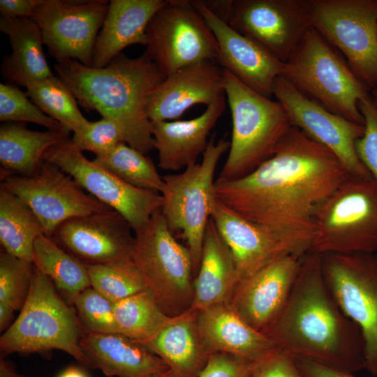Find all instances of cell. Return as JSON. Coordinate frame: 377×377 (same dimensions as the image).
<instances>
[{
	"label": "cell",
	"mask_w": 377,
	"mask_h": 377,
	"mask_svg": "<svg viewBox=\"0 0 377 377\" xmlns=\"http://www.w3.org/2000/svg\"><path fill=\"white\" fill-rule=\"evenodd\" d=\"M311 27L370 91L377 87V0H309Z\"/></svg>",
	"instance_id": "cell-10"
},
{
	"label": "cell",
	"mask_w": 377,
	"mask_h": 377,
	"mask_svg": "<svg viewBox=\"0 0 377 377\" xmlns=\"http://www.w3.org/2000/svg\"><path fill=\"white\" fill-rule=\"evenodd\" d=\"M34 265L28 297L13 323L0 337L3 355L59 350L82 365L94 368L80 341L86 332L77 314Z\"/></svg>",
	"instance_id": "cell-4"
},
{
	"label": "cell",
	"mask_w": 377,
	"mask_h": 377,
	"mask_svg": "<svg viewBox=\"0 0 377 377\" xmlns=\"http://www.w3.org/2000/svg\"><path fill=\"white\" fill-rule=\"evenodd\" d=\"M226 96L223 70L205 61L166 75L152 94L147 108L151 121H173L197 104L207 106Z\"/></svg>",
	"instance_id": "cell-21"
},
{
	"label": "cell",
	"mask_w": 377,
	"mask_h": 377,
	"mask_svg": "<svg viewBox=\"0 0 377 377\" xmlns=\"http://www.w3.org/2000/svg\"><path fill=\"white\" fill-rule=\"evenodd\" d=\"M273 96L283 107L292 126L335 154L350 176L373 179L356 151V142L364 134V125L328 110L281 75L274 82Z\"/></svg>",
	"instance_id": "cell-16"
},
{
	"label": "cell",
	"mask_w": 377,
	"mask_h": 377,
	"mask_svg": "<svg viewBox=\"0 0 377 377\" xmlns=\"http://www.w3.org/2000/svg\"><path fill=\"white\" fill-rule=\"evenodd\" d=\"M72 177L89 194L119 213L134 232L144 228L161 209V193L131 186L87 159L68 139L51 149L45 157Z\"/></svg>",
	"instance_id": "cell-13"
},
{
	"label": "cell",
	"mask_w": 377,
	"mask_h": 377,
	"mask_svg": "<svg viewBox=\"0 0 377 377\" xmlns=\"http://www.w3.org/2000/svg\"><path fill=\"white\" fill-rule=\"evenodd\" d=\"M109 6L105 0H43L30 17L57 63L91 66L93 51Z\"/></svg>",
	"instance_id": "cell-15"
},
{
	"label": "cell",
	"mask_w": 377,
	"mask_h": 377,
	"mask_svg": "<svg viewBox=\"0 0 377 377\" xmlns=\"http://www.w3.org/2000/svg\"><path fill=\"white\" fill-rule=\"evenodd\" d=\"M68 135L66 131H32L24 123H3L0 127L1 179L34 175L47 152L69 139Z\"/></svg>",
	"instance_id": "cell-30"
},
{
	"label": "cell",
	"mask_w": 377,
	"mask_h": 377,
	"mask_svg": "<svg viewBox=\"0 0 377 377\" xmlns=\"http://www.w3.org/2000/svg\"><path fill=\"white\" fill-rule=\"evenodd\" d=\"M134 234L132 259L161 309L171 317L188 309L193 299L192 256L175 239L161 209Z\"/></svg>",
	"instance_id": "cell-8"
},
{
	"label": "cell",
	"mask_w": 377,
	"mask_h": 377,
	"mask_svg": "<svg viewBox=\"0 0 377 377\" xmlns=\"http://www.w3.org/2000/svg\"><path fill=\"white\" fill-rule=\"evenodd\" d=\"M294 360L304 377H356L354 374L306 359L294 357Z\"/></svg>",
	"instance_id": "cell-44"
},
{
	"label": "cell",
	"mask_w": 377,
	"mask_h": 377,
	"mask_svg": "<svg viewBox=\"0 0 377 377\" xmlns=\"http://www.w3.org/2000/svg\"><path fill=\"white\" fill-rule=\"evenodd\" d=\"M27 93L12 84H0V120L3 122H31L49 131L67 130L30 101Z\"/></svg>",
	"instance_id": "cell-38"
},
{
	"label": "cell",
	"mask_w": 377,
	"mask_h": 377,
	"mask_svg": "<svg viewBox=\"0 0 377 377\" xmlns=\"http://www.w3.org/2000/svg\"><path fill=\"white\" fill-rule=\"evenodd\" d=\"M226 108V96L207 106L200 116L189 120L151 121L158 166L177 171L196 163L207 145L211 130Z\"/></svg>",
	"instance_id": "cell-24"
},
{
	"label": "cell",
	"mask_w": 377,
	"mask_h": 377,
	"mask_svg": "<svg viewBox=\"0 0 377 377\" xmlns=\"http://www.w3.org/2000/svg\"><path fill=\"white\" fill-rule=\"evenodd\" d=\"M213 33L218 45L216 63L242 83L268 98L273 96L283 62L213 14L202 0L191 1Z\"/></svg>",
	"instance_id": "cell-19"
},
{
	"label": "cell",
	"mask_w": 377,
	"mask_h": 377,
	"mask_svg": "<svg viewBox=\"0 0 377 377\" xmlns=\"http://www.w3.org/2000/svg\"><path fill=\"white\" fill-rule=\"evenodd\" d=\"M1 186L21 199L52 238L65 221L111 209L84 191L69 175L45 161L30 176L11 175Z\"/></svg>",
	"instance_id": "cell-14"
},
{
	"label": "cell",
	"mask_w": 377,
	"mask_h": 377,
	"mask_svg": "<svg viewBox=\"0 0 377 377\" xmlns=\"http://www.w3.org/2000/svg\"><path fill=\"white\" fill-rule=\"evenodd\" d=\"M314 235L309 252L375 253L377 251V184L349 176L313 214Z\"/></svg>",
	"instance_id": "cell-7"
},
{
	"label": "cell",
	"mask_w": 377,
	"mask_h": 377,
	"mask_svg": "<svg viewBox=\"0 0 377 377\" xmlns=\"http://www.w3.org/2000/svg\"><path fill=\"white\" fill-rule=\"evenodd\" d=\"M230 146V141L226 138L215 142L213 135L200 163L188 166L182 172L163 177L161 211L172 232H181L185 239L195 274L199 268L205 232L216 199V168Z\"/></svg>",
	"instance_id": "cell-9"
},
{
	"label": "cell",
	"mask_w": 377,
	"mask_h": 377,
	"mask_svg": "<svg viewBox=\"0 0 377 377\" xmlns=\"http://www.w3.org/2000/svg\"><path fill=\"white\" fill-rule=\"evenodd\" d=\"M252 377H304L294 357L288 353L278 350L258 362Z\"/></svg>",
	"instance_id": "cell-43"
},
{
	"label": "cell",
	"mask_w": 377,
	"mask_h": 377,
	"mask_svg": "<svg viewBox=\"0 0 377 377\" xmlns=\"http://www.w3.org/2000/svg\"><path fill=\"white\" fill-rule=\"evenodd\" d=\"M80 344L93 367L108 377H160L170 371L145 346L119 333L85 332Z\"/></svg>",
	"instance_id": "cell-26"
},
{
	"label": "cell",
	"mask_w": 377,
	"mask_h": 377,
	"mask_svg": "<svg viewBox=\"0 0 377 377\" xmlns=\"http://www.w3.org/2000/svg\"><path fill=\"white\" fill-rule=\"evenodd\" d=\"M202 1L213 14L228 23L233 0H207Z\"/></svg>",
	"instance_id": "cell-46"
},
{
	"label": "cell",
	"mask_w": 377,
	"mask_h": 377,
	"mask_svg": "<svg viewBox=\"0 0 377 377\" xmlns=\"http://www.w3.org/2000/svg\"><path fill=\"white\" fill-rule=\"evenodd\" d=\"M112 301L89 287L77 297L74 306L78 320L86 332L119 333Z\"/></svg>",
	"instance_id": "cell-39"
},
{
	"label": "cell",
	"mask_w": 377,
	"mask_h": 377,
	"mask_svg": "<svg viewBox=\"0 0 377 377\" xmlns=\"http://www.w3.org/2000/svg\"><path fill=\"white\" fill-rule=\"evenodd\" d=\"M370 96L372 101L377 107V87L371 91Z\"/></svg>",
	"instance_id": "cell-50"
},
{
	"label": "cell",
	"mask_w": 377,
	"mask_h": 377,
	"mask_svg": "<svg viewBox=\"0 0 377 377\" xmlns=\"http://www.w3.org/2000/svg\"><path fill=\"white\" fill-rule=\"evenodd\" d=\"M281 76L328 110L364 125L358 103L370 95V91L313 27L283 64Z\"/></svg>",
	"instance_id": "cell-6"
},
{
	"label": "cell",
	"mask_w": 377,
	"mask_h": 377,
	"mask_svg": "<svg viewBox=\"0 0 377 377\" xmlns=\"http://www.w3.org/2000/svg\"><path fill=\"white\" fill-rule=\"evenodd\" d=\"M227 24L283 63L312 27L309 0H233Z\"/></svg>",
	"instance_id": "cell-17"
},
{
	"label": "cell",
	"mask_w": 377,
	"mask_h": 377,
	"mask_svg": "<svg viewBox=\"0 0 377 377\" xmlns=\"http://www.w3.org/2000/svg\"><path fill=\"white\" fill-rule=\"evenodd\" d=\"M147 35L145 52L166 75L199 62H216V40L191 1L167 0L151 19Z\"/></svg>",
	"instance_id": "cell-12"
},
{
	"label": "cell",
	"mask_w": 377,
	"mask_h": 377,
	"mask_svg": "<svg viewBox=\"0 0 377 377\" xmlns=\"http://www.w3.org/2000/svg\"><path fill=\"white\" fill-rule=\"evenodd\" d=\"M43 0H1V17L30 18Z\"/></svg>",
	"instance_id": "cell-45"
},
{
	"label": "cell",
	"mask_w": 377,
	"mask_h": 377,
	"mask_svg": "<svg viewBox=\"0 0 377 377\" xmlns=\"http://www.w3.org/2000/svg\"><path fill=\"white\" fill-rule=\"evenodd\" d=\"M303 256H281L237 283L231 304L239 316L257 331L264 333L283 309Z\"/></svg>",
	"instance_id": "cell-20"
},
{
	"label": "cell",
	"mask_w": 377,
	"mask_h": 377,
	"mask_svg": "<svg viewBox=\"0 0 377 377\" xmlns=\"http://www.w3.org/2000/svg\"><path fill=\"white\" fill-rule=\"evenodd\" d=\"M15 311L8 306L0 304V330L2 332L11 325Z\"/></svg>",
	"instance_id": "cell-47"
},
{
	"label": "cell",
	"mask_w": 377,
	"mask_h": 377,
	"mask_svg": "<svg viewBox=\"0 0 377 377\" xmlns=\"http://www.w3.org/2000/svg\"><path fill=\"white\" fill-rule=\"evenodd\" d=\"M0 377H28L19 374L14 367L2 357L0 360Z\"/></svg>",
	"instance_id": "cell-48"
},
{
	"label": "cell",
	"mask_w": 377,
	"mask_h": 377,
	"mask_svg": "<svg viewBox=\"0 0 377 377\" xmlns=\"http://www.w3.org/2000/svg\"><path fill=\"white\" fill-rule=\"evenodd\" d=\"M93 162L135 187L161 193L164 186L150 158L121 142L110 152L96 156Z\"/></svg>",
	"instance_id": "cell-35"
},
{
	"label": "cell",
	"mask_w": 377,
	"mask_h": 377,
	"mask_svg": "<svg viewBox=\"0 0 377 377\" xmlns=\"http://www.w3.org/2000/svg\"><path fill=\"white\" fill-rule=\"evenodd\" d=\"M25 87L32 102L68 132L75 133L88 125L89 121L80 111L75 97L58 76L53 75Z\"/></svg>",
	"instance_id": "cell-34"
},
{
	"label": "cell",
	"mask_w": 377,
	"mask_h": 377,
	"mask_svg": "<svg viewBox=\"0 0 377 377\" xmlns=\"http://www.w3.org/2000/svg\"><path fill=\"white\" fill-rule=\"evenodd\" d=\"M54 71L82 108L117 125L125 143L146 155L154 149L147 108L166 75L145 52L136 58L121 53L99 68L67 60Z\"/></svg>",
	"instance_id": "cell-3"
},
{
	"label": "cell",
	"mask_w": 377,
	"mask_h": 377,
	"mask_svg": "<svg viewBox=\"0 0 377 377\" xmlns=\"http://www.w3.org/2000/svg\"><path fill=\"white\" fill-rule=\"evenodd\" d=\"M349 176L335 154L292 126L271 157L241 178L216 180L214 192L271 231L290 253L303 256L313 238L315 208Z\"/></svg>",
	"instance_id": "cell-1"
},
{
	"label": "cell",
	"mask_w": 377,
	"mask_h": 377,
	"mask_svg": "<svg viewBox=\"0 0 377 377\" xmlns=\"http://www.w3.org/2000/svg\"><path fill=\"white\" fill-rule=\"evenodd\" d=\"M57 377H88V376L80 367L70 366L64 370Z\"/></svg>",
	"instance_id": "cell-49"
},
{
	"label": "cell",
	"mask_w": 377,
	"mask_h": 377,
	"mask_svg": "<svg viewBox=\"0 0 377 377\" xmlns=\"http://www.w3.org/2000/svg\"><path fill=\"white\" fill-rule=\"evenodd\" d=\"M358 108L364 117V132L356 142V151L377 184V107L369 95L359 102Z\"/></svg>",
	"instance_id": "cell-41"
},
{
	"label": "cell",
	"mask_w": 377,
	"mask_h": 377,
	"mask_svg": "<svg viewBox=\"0 0 377 377\" xmlns=\"http://www.w3.org/2000/svg\"><path fill=\"white\" fill-rule=\"evenodd\" d=\"M321 256L323 274L330 291L343 313L362 332L365 369L377 377V255Z\"/></svg>",
	"instance_id": "cell-11"
},
{
	"label": "cell",
	"mask_w": 377,
	"mask_h": 377,
	"mask_svg": "<svg viewBox=\"0 0 377 377\" xmlns=\"http://www.w3.org/2000/svg\"><path fill=\"white\" fill-rule=\"evenodd\" d=\"M223 89L232 128L228 156L216 180L227 182L246 175L271 157L292 124L279 102L252 90L225 70Z\"/></svg>",
	"instance_id": "cell-5"
},
{
	"label": "cell",
	"mask_w": 377,
	"mask_h": 377,
	"mask_svg": "<svg viewBox=\"0 0 377 377\" xmlns=\"http://www.w3.org/2000/svg\"><path fill=\"white\" fill-rule=\"evenodd\" d=\"M160 377H176V376L170 370L168 373L165 374L164 375Z\"/></svg>",
	"instance_id": "cell-51"
},
{
	"label": "cell",
	"mask_w": 377,
	"mask_h": 377,
	"mask_svg": "<svg viewBox=\"0 0 377 377\" xmlns=\"http://www.w3.org/2000/svg\"><path fill=\"white\" fill-rule=\"evenodd\" d=\"M257 363L228 354H212L198 377H252Z\"/></svg>",
	"instance_id": "cell-42"
},
{
	"label": "cell",
	"mask_w": 377,
	"mask_h": 377,
	"mask_svg": "<svg viewBox=\"0 0 377 377\" xmlns=\"http://www.w3.org/2000/svg\"><path fill=\"white\" fill-rule=\"evenodd\" d=\"M87 266L91 286L113 302L147 289L145 279L132 258Z\"/></svg>",
	"instance_id": "cell-36"
},
{
	"label": "cell",
	"mask_w": 377,
	"mask_h": 377,
	"mask_svg": "<svg viewBox=\"0 0 377 377\" xmlns=\"http://www.w3.org/2000/svg\"><path fill=\"white\" fill-rule=\"evenodd\" d=\"M240 277L232 255L210 218L202 249L200 263L193 281L191 308L199 311L209 306L231 303Z\"/></svg>",
	"instance_id": "cell-27"
},
{
	"label": "cell",
	"mask_w": 377,
	"mask_h": 377,
	"mask_svg": "<svg viewBox=\"0 0 377 377\" xmlns=\"http://www.w3.org/2000/svg\"><path fill=\"white\" fill-rule=\"evenodd\" d=\"M112 209L69 219L52 238L86 265H103L132 258L135 234Z\"/></svg>",
	"instance_id": "cell-18"
},
{
	"label": "cell",
	"mask_w": 377,
	"mask_h": 377,
	"mask_svg": "<svg viewBox=\"0 0 377 377\" xmlns=\"http://www.w3.org/2000/svg\"><path fill=\"white\" fill-rule=\"evenodd\" d=\"M34 265L52 282L64 300L71 306L79 295L91 287L86 264L45 235L34 246Z\"/></svg>",
	"instance_id": "cell-31"
},
{
	"label": "cell",
	"mask_w": 377,
	"mask_h": 377,
	"mask_svg": "<svg viewBox=\"0 0 377 377\" xmlns=\"http://www.w3.org/2000/svg\"><path fill=\"white\" fill-rule=\"evenodd\" d=\"M210 218L232 255L240 279L281 256L291 254L271 231L244 217L216 198Z\"/></svg>",
	"instance_id": "cell-23"
},
{
	"label": "cell",
	"mask_w": 377,
	"mask_h": 377,
	"mask_svg": "<svg viewBox=\"0 0 377 377\" xmlns=\"http://www.w3.org/2000/svg\"><path fill=\"white\" fill-rule=\"evenodd\" d=\"M197 326L208 356L224 353L258 362L279 350L265 334L246 323L230 302L199 311Z\"/></svg>",
	"instance_id": "cell-22"
},
{
	"label": "cell",
	"mask_w": 377,
	"mask_h": 377,
	"mask_svg": "<svg viewBox=\"0 0 377 377\" xmlns=\"http://www.w3.org/2000/svg\"><path fill=\"white\" fill-rule=\"evenodd\" d=\"M263 334L294 357L352 374L366 367L362 332L335 300L318 253L302 257L286 304Z\"/></svg>",
	"instance_id": "cell-2"
},
{
	"label": "cell",
	"mask_w": 377,
	"mask_h": 377,
	"mask_svg": "<svg viewBox=\"0 0 377 377\" xmlns=\"http://www.w3.org/2000/svg\"><path fill=\"white\" fill-rule=\"evenodd\" d=\"M43 234V227L30 208L0 186V242L3 251L34 263V246Z\"/></svg>",
	"instance_id": "cell-32"
},
{
	"label": "cell",
	"mask_w": 377,
	"mask_h": 377,
	"mask_svg": "<svg viewBox=\"0 0 377 377\" xmlns=\"http://www.w3.org/2000/svg\"><path fill=\"white\" fill-rule=\"evenodd\" d=\"M34 265L4 251L0 253V304L22 308L31 285Z\"/></svg>",
	"instance_id": "cell-37"
},
{
	"label": "cell",
	"mask_w": 377,
	"mask_h": 377,
	"mask_svg": "<svg viewBox=\"0 0 377 377\" xmlns=\"http://www.w3.org/2000/svg\"><path fill=\"white\" fill-rule=\"evenodd\" d=\"M114 311L119 334L144 346L172 318L161 309L147 289L114 302Z\"/></svg>",
	"instance_id": "cell-33"
},
{
	"label": "cell",
	"mask_w": 377,
	"mask_h": 377,
	"mask_svg": "<svg viewBox=\"0 0 377 377\" xmlns=\"http://www.w3.org/2000/svg\"><path fill=\"white\" fill-rule=\"evenodd\" d=\"M198 313L190 307L172 317L145 345L168 365L176 377H198L209 357L199 337Z\"/></svg>",
	"instance_id": "cell-28"
},
{
	"label": "cell",
	"mask_w": 377,
	"mask_h": 377,
	"mask_svg": "<svg viewBox=\"0 0 377 377\" xmlns=\"http://www.w3.org/2000/svg\"><path fill=\"white\" fill-rule=\"evenodd\" d=\"M0 31L8 36L12 48L1 66L5 80L26 87L53 75L44 54L40 30L31 18L1 17Z\"/></svg>",
	"instance_id": "cell-29"
},
{
	"label": "cell",
	"mask_w": 377,
	"mask_h": 377,
	"mask_svg": "<svg viewBox=\"0 0 377 377\" xmlns=\"http://www.w3.org/2000/svg\"><path fill=\"white\" fill-rule=\"evenodd\" d=\"M167 0H111L97 36L91 67L103 68L126 47L146 45L147 30L154 14Z\"/></svg>",
	"instance_id": "cell-25"
},
{
	"label": "cell",
	"mask_w": 377,
	"mask_h": 377,
	"mask_svg": "<svg viewBox=\"0 0 377 377\" xmlns=\"http://www.w3.org/2000/svg\"><path fill=\"white\" fill-rule=\"evenodd\" d=\"M71 140L80 151H91L96 156L105 154L124 142L117 125L103 117L96 121H89L86 127L73 133Z\"/></svg>",
	"instance_id": "cell-40"
}]
</instances>
